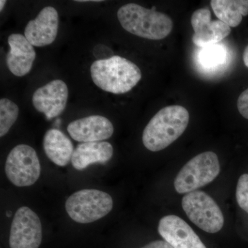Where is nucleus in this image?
Wrapping results in <instances>:
<instances>
[{"label":"nucleus","mask_w":248,"mask_h":248,"mask_svg":"<svg viewBox=\"0 0 248 248\" xmlns=\"http://www.w3.org/2000/svg\"><path fill=\"white\" fill-rule=\"evenodd\" d=\"M10 46L6 56L8 68L15 76H25L31 71L36 58L33 46L22 34H11L8 38Z\"/></svg>","instance_id":"obj_14"},{"label":"nucleus","mask_w":248,"mask_h":248,"mask_svg":"<svg viewBox=\"0 0 248 248\" xmlns=\"http://www.w3.org/2000/svg\"><path fill=\"white\" fill-rule=\"evenodd\" d=\"M182 208L189 219L206 232H218L223 228L224 217L221 209L205 192L186 194L182 199Z\"/></svg>","instance_id":"obj_6"},{"label":"nucleus","mask_w":248,"mask_h":248,"mask_svg":"<svg viewBox=\"0 0 248 248\" xmlns=\"http://www.w3.org/2000/svg\"><path fill=\"white\" fill-rule=\"evenodd\" d=\"M237 108L240 114L248 120V89L240 94L237 101Z\"/></svg>","instance_id":"obj_21"},{"label":"nucleus","mask_w":248,"mask_h":248,"mask_svg":"<svg viewBox=\"0 0 248 248\" xmlns=\"http://www.w3.org/2000/svg\"><path fill=\"white\" fill-rule=\"evenodd\" d=\"M236 198L240 208L248 214V174L240 177L236 186Z\"/></svg>","instance_id":"obj_20"},{"label":"nucleus","mask_w":248,"mask_h":248,"mask_svg":"<svg viewBox=\"0 0 248 248\" xmlns=\"http://www.w3.org/2000/svg\"><path fill=\"white\" fill-rule=\"evenodd\" d=\"M8 179L17 187H27L35 184L41 174V165L33 148L25 144L11 150L5 164Z\"/></svg>","instance_id":"obj_7"},{"label":"nucleus","mask_w":248,"mask_h":248,"mask_svg":"<svg viewBox=\"0 0 248 248\" xmlns=\"http://www.w3.org/2000/svg\"><path fill=\"white\" fill-rule=\"evenodd\" d=\"M117 17L125 31L148 40H163L172 30L171 18L166 14L158 12L155 7L148 9L130 3L119 9Z\"/></svg>","instance_id":"obj_3"},{"label":"nucleus","mask_w":248,"mask_h":248,"mask_svg":"<svg viewBox=\"0 0 248 248\" xmlns=\"http://www.w3.org/2000/svg\"><path fill=\"white\" fill-rule=\"evenodd\" d=\"M113 155V147L107 141L88 142L76 147L71 162L75 169L83 170L90 165L105 164Z\"/></svg>","instance_id":"obj_15"},{"label":"nucleus","mask_w":248,"mask_h":248,"mask_svg":"<svg viewBox=\"0 0 248 248\" xmlns=\"http://www.w3.org/2000/svg\"><path fill=\"white\" fill-rule=\"evenodd\" d=\"M158 232L174 248H206L191 227L175 215L163 217L159 221Z\"/></svg>","instance_id":"obj_11"},{"label":"nucleus","mask_w":248,"mask_h":248,"mask_svg":"<svg viewBox=\"0 0 248 248\" xmlns=\"http://www.w3.org/2000/svg\"><path fill=\"white\" fill-rule=\"evenodd\" d=\"M19 109L17 104L6 98L0 100V137L3 138L16 123Z\"/></svg>","instance_id":"obj_19"},{"label":"nucleus","mask_w":248,"mask_h":248,"mask_svg":"<svg viewBox=\"0 0 248 248\" xmlns=\"http://www.w3.org/2000/svg\"><path fill=\"white\" fill-rule=\"evenodd\" d=\"M141 248H174L166 241H155Z\"/></svg>","instance_id":"obj_22"},{"label":"nucleus","mask_w":248,"mask_h":248,"mask_svg":"<svg viewBox=\"0 0 248 248\" xmlns=\"http://www.w3.org/2000/svg\"><path fill=\"white\" fill-rule=\"evenodd\" d=\"M243 59H244L245 65L248 68V45L245 48Z\"/></svg>","instance_id":"obj_23"},{"label":"nucleus","mask_w":248,"mask_h":248,"mask_svg":"<svg viewBox=\"0 0 248 248\" xmlns=\"http://www.w3.org/2000/svg\"><path fill=\"white\" fill-rule=\"evenodd\" d=\"M227 51L223 45H217L202 48L199 54V62L208 69L218 68L226 62Z\"/></svg>","instance_id":"obj_18"},{"label":"nucleus","mask_w":248,"mask_h":248,"mask_svg":"<svg viewBox=\"0 0 248 248\" xmlns=\"http://www.w3.org/2000/svg\"><path fill=\"white\" fill-rule=\"evenodd\" d=\"M68 86L61 79H55L36 90L32 97L33 107L48 120L61 115L66 107Z\"/></svg>","instance_id":"obj_10"},{"label":"nucleus","mask_w":248,"mask_h":248,"mask_svg":"<svg viewBox=\"0 0 248 248\" xmlns=\"http://www.w3.org/2000/svg\"><path fill=\"white\" fill-rule=\"evenodd\" d=\"M191 25L195 31L192 42L200 48L217 45L231 34L229 26L220 20L211 21L208 9L195 11L191 17Z\"/></svg>","instance_id":"obj_9"},{"label":"nucleus","mask_w":248,"mask_h":248,"mask_svg":"<svg viewBox=\"0 0 248 248\" xmlns=\"http://www.w3.org/2000/svg\"><path fill=\"white\" fill-rule=\"evenodd\" d=\"M212 9L218 20L236 27L248 15V0H212Z\"/></svg>","instance_id":"obj_17"},{"label":"nucleus","mask_w":248,"mask_h":248,"mask_svg":"<svg viewBox=\"0 0 248 248\" xmlns=\"http://www.w3.org/2000/svg\"><path fill=\"white\" fill-rule=\"evenodd\" d=\"M67 130L73 140L88 143L110 138L114 133V127L107 117L91 115L71 122L67 127Z\"/></svg>","instance_id":"obj_13"},{"label":"nucleus","mask_w":248,"mask_h":248,"mask_svg":"<svg viewBox=\"0 0 248 248\" xmlns=\"http://www.w3.org/2000/svg\"><path fill=\"white\" fill-rule=\"evenodd\" d=\"M6 3V1H4V0H1V1H0V11H2Z\"/></svg>","instance_id":"obj_24"},{"label":"nucleus","mask_w":248,"mask_h":248,"mask_svg":"<svg viewBox=\"0 0 248 248\" xmlns=\"http://www.w3.org/2000/svg\"><path fill=\"white\" fill-rule=\"evenodd\" d=\"M113 208L112 197L104 191L85 189L75 192L65 203L68 215L77 223L86 224L101 219Z\"/></svg>","instance_id":"obj_4"},{"label":"nucleus","mask_w":248,"mask_h":248,"mask_svg":"<svg viewBox=\"0 0 248 248\" xmlns=\"http://www.w3.org/2000/svg\"><path fill=\"white\" fill-rule=\"evenodd\" d=\"M44 150L49 159L59 166H66L74 153L73 142L58 129H50L43 140Z\"/></svg>","instance_id":"obj_16"},{"label":"nucleus","mask_w":248,"mask_h":248,"mask_svg":"<svg viewBox=\"0 0 248 248\" xmlns=\"http://www.w3.org/2000/svg\"><path fill=\"white\" fill-rule=\"evenodd\" d=\"M220 172L218 156L213 152L201 153L190 160L174 179L176 191L186 194L196 191L213 182Z\"/></svg>","instance_id":"obj_5"},{"label":"nucleus","mask_w":248,"mask_h":248,"mask_svg":"<svg viewBox=\"0 0 248 248\" xmlns=\"http://www.w3.org/2000/svg\"><path fill=\"white\" fill-rule=\"evenodd\" d=\"M91 78L99 89L113 94L131 91L141 79V72L135 63L120 56L99 60L91 66Z\"/></svg>","instance_id":"obj_2"},{"label":"nucleus","mask_w":248,"mask_h":248,"mask_svg":"<svg viewBox=\"0 0 248 248\" xmlns=\"http://www.w3.org/2000/svg\"><path fill=\"white\" fill-rule=\"evenodd\" d=\"M189 120L188 111L182 106H169L161 109L143 130V145L152 152L162 151L185 132Z\"/></svg>","instance_id":"obj_1"},{"label":"nucleus","mask_w":248,"mask_h":248,"mask_svg":"<svg viewBox=\"0 0 248 248\" xmlns=\"http://www.w3.org/2000/svg\"><path fill=\"white\" fill-rule=\"evenodd\" d=\"M42 241V226L38 215L27 206L14 215L9 234L10 248H39Z\"/></svg>","instance_id":"obj_8"},{"label":"nucleus","mask_w":248,"mask_h":248,"mask_svg":"<svg viewBox=\"0 0 248 248\" xmlns=\"http://www.w3.org/2000/svg\"><path fill=\"white\" fill-rule=\"evenodd\" d=\"M58 29V11L52 6H47L40 11L37 17L29 21L24 36L33 46H45L55 40Z\"/></svg>","instance_id":"obj_12"}]
</instances>
